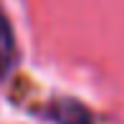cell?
Returning a JSON list of instances; mask_svg holds the SVG:
<instances>
[{
    "mask_svg": "<svg viewBox=\"0 0 124 124\" xmlns=\"http://www.w3.org/2000/svg\"><path fill=\"white\" fill-rule=\"evenodd\" d=\"M15 58H18V48H15L13 31H10V23L5 20V15L0 13V78L10 74V69L15 66Z\"/></svg>",
    "mask_w": 124,
    "mask_h": 124,
    "instance_id": "obj_1",
    "label": "cell"
}]
</instances>
